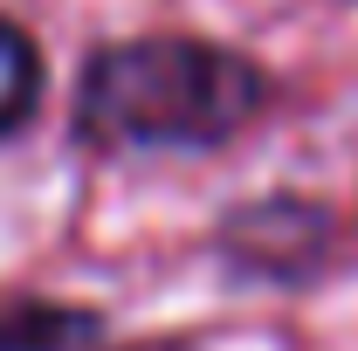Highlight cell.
<instances>
[{
    "instance_id": "6da1fadb",
    "label": "cell",
    "mask_w": 358,
    "mask_h": 351,
    "mask_svg": "<svg viewBox=\"0 0 358 351\" xmlns=\"http://www.w3.org/2000/svg\"><path fill=\"white\" fill-rule=\"evenodd\" d=\"M275 110V76L207 35H131L83 55L69 131L90 152H221Z\"/></svg>"
},
{
    "instance_id": "7a4b0ae2",
    "label": "cell",
    "mask_w": 358,
    "mask_h": 351,
    "mask_svg": "<svg viewBox=\"0 0 358 351\" xmlns=\"http://www.w3.org/2000/svg\"><path fill=\"white\" fill-rule=\"evenodd\" d=\"M331 241H338V214L310 200V193H262L248 207H234L214 234L227 275L241 282H310L317 268L331 262Z\"/></svg>"
},
{
    "instance_id": "3957f363",
    "label": "cell",
    "mask_w": 358,
    "mask_h": 351,
    "mask_svg": "<svg viewBox=\"0 0 358 351\" xmlns=\"http://www.w3.org/2000/svg\"><path fill=\"white\" fill-rule=\"evenodd\" d=\"M42 96H48V55L42 42L0 14V145L21 138L35 117H42Z\"/></svg>"
},
{
    "instance_id": "277c9868",
    "label": "cell",
    "mask_w": 358,
    "mask_h": 351,
    "mask_svg": "<svg viewBox=\"0 0 358 351\" xmlns=\"http://www.w3.org/2000/svg\"><path fill=\"white\" fill-rule=\"evenodd\" d=\"M103 317L83 303H0V351H90Z\"/></svg>"
},
{
    "instance_id": "5b68a950",
    "label": "cell",
    "mask_w": 358,
    "mask_h": 351,
    "mask_svg": "<svg viewBox=\"0 0 358 351\" xmlns=\"http://www.w3.org/2000/svg\"><path fill=\"white\" fill-rule=\"evenodd\" d=\"M124 351H186V345H173V338H145V345H124Z\"/></svg>"
}]
</instances>
